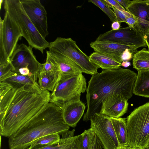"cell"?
Segmentation results:
<instances>
[{"label":"cell","instance_id":"obj_1","mask_svg":"<svg viewBox=\"0 0 149 149\" xmlns=\"http://www.w3.org/2000/svg\"><path fill=\"white\" fill-rule=\"evenodd\" d=\"M137 74L120 67L103 70L92 75L86 90L87 109L83 120L87 121L95 113H99L102 102L111 95H118L128 100L132 96Z\"/></svg>","mask_w":149,"mask_h":149},{"label":"cell","instance_id":"obj_2","mask_svg":"<svg viewBox=\"0 0 149 149\" xmlns=\"http://www.w3.org/2000/svg\"><path fill=\"white\" fill-rule=\"evenodd\" d=\"M49 91L23 87L17 90L3 116L0 134L9 138L38 113L50 100Z\"/></svg>","mask_w":149,"mask_h":149},{"label":"cell","instance_id":"obj_3","mask_svg":"<svg viewBox=\"0 0 149 149\" xmlns=\"http://www.w3.org/2000/svg\"><path fill=\"white\" fill-rule=\"evenodd\" d=\"M70 127L63 120L61 109L49 102L8 138L9 149H26L33 142L44 136L62 134Z\"/></svg>","mask_w":149,"mask_h":149},{"label":"cell","instance_id":"obj_4","mask_svg":"<svg viewBox=\"0 0 149 149\" xmlns=\"http://www.w3.org/2000/svg\"><path fill=\"white\" fill-rule=\"evenodd\" d=\"M4 8L18 25L29 46L43 54L49 42L38 31L23 8L20 0H5Z\"/></svg>","mask_w":149,"mask_h":149},{"label":"cell","instance_id":"obj_5","mask_svg":"<svg viewBox=\"0 0 149 149\" xmlns=\"http://www.w3.org/2000/svg\"><path fill=\"white\" fill-rule=\"evenodd\" d=\"M127 146L144 148L149 141V102L132 111L126 118Z\"/></svg>","mask_w":149,"mask_h":149},{"label":"cell","instance_id":"obj_6","mask_svg":"<svg viewBox=\"0 0 149 149\" xmlns=\"http://www.w3.org/2000/svg\"><path fill=\"white\" fill-rule=\"evenodd\" d=\"M48 48L49 51L60 53L73 61L83 69L84 73L92 75L98 73L99 67L90 61L89 56L71 38L58 37L49 42Z\"/></svg>","mask_w":149,"mask_h":149},{"label":"cell","instance_id":"obj_7","mask_svg":"<svg viewBox=\"0 0 149 149\" xmlns=\"http://www.w3.org/2000/svg\"><path fill=\"white\" fill-rule=\"evenodd\" d=\"M87 88L86 79L82 73L60 79L51 94L49 102L60 108L65 102L81 96Z\"/></svg>","mask_w":149,"mask_h":149},{"label":"cell","instance_id":"obj_8","mask_svg":"<svg viewBox=\"0 0 149 149\" xmlns=\"http://www.w3.org/2000/svg\"><path fill=\"white\" fill-rule=\"evenodd\" d=\"M22 37L19 27L5 11L4 18L0 19V64L10 62V58Z\"/></svg>","mask_w":149,"mask_h":149},{"label":"cell","instance_id":"obj_9","mask_svg":"<svg viewBox=\"0 0 149 149\" xmlns=\"http://www.w3.org/2000/svg\"><path fill=\"white\" fill-rule=\"evenodd\" d=\"M90 120V128L97 137L104 149H117L121 146L110 117L95 113Z\"/></svg>","mask_w":149,"mask_h":149},{"label":"cell","instance_id":"obj_10","mask_svg":"<svg viewBox=\"0 0 149 149\" xmlns=\"http://www.w3.org/2000/svg\"><path fill=\"white\" fill-rule=\"evenodd\" d=\"M97 42H112L139 48L147 46L142 34L134 27L128 26L111 30L100 34Z\"/></svg>","mask_w":149,"mask_h":149},{"label":"cell","instance_id":"obj_11","mask_svg":"<svg viewBox=\"0 0 149 149\" xmlns=\"http://www.w3.org/2000/svg\"><path fill=\"white\" fill-rule=\"evenodd\" d=\"M33 48L22 43L17 45L11 57L10 61L14 71L22 68H27L38 79L40 63L37 60L33 51Z\"/></svg>","mask_w":149,"mask_h":149},{"label":"cell","instance_id":"obj_12","mask_svg":"<svg viewBox=\"0 0 149 149\" xmlns=\"http://www.w3.org/2000/svg\"><path fill=\"white\" fill-rule=\"evenodd\" d=\"M24 10L44 38L49 34L47 13L39 0H20Z\"/></svg>","mask_w":149,"mask_h":149},{"label":"cell","instance_id":"obj_13","mask_svg":"<svg viewBox=\"0 0 149 149\" xmlns=\"http://www.w3.org/2000/svg\"><path fill=\"white\" fill-rule=\"evenodd\" d=\"M136 19L134 28L139 31L144 38L149 31V0H134L128 8Z\"/></svg>","mask_w":149,"mask_h":149},{"label":"cell","instance_id":"obj_14","mask_svg":"<svg viewBox=\"0 0 149 149\" xmlns=\"http://www.w3.org/2000/svg\"><path fill=\"white\" fill-rule=\"evenodd\" d=\"M78 96L64 103L60 108L63 120L69 127H75L83 116L86 106Z\"/></svg>","mask_w":149,"mask_h":149},{"label":"cell","instance_id":"obj_15","mask_svg":"<svg viewBox=\"0 0 149 149\" xmlns=\"http://www.w3.org/2000/svg\"><path fill=\"white\" fill-rule=\"evenodd\" d=\"M128 105V100L123 97L110 96L102 101L99 113L110 118H119L127 112Z\"/></svg>","mask_w":149,"mask_h":149},{"label":"cell","instance_id":"obj_16","mask_svg":"<svg viewBox=\"0 0 149 149\" xmlns=\"http://www.w3.org/2000/svg\"><path fill=\"white\" fill-rule=\"evenodd\" d=\"M91 47L95 51L109 56L122 63L120 56L126 49H128L134 53L139 48L136 46H130L118 43L95 41L91 42Z\"/></svg>","mask_w":149,"mask_h":149},{"label":"cell","instance_id":"obj_17","mask_svg":"<svg viewBox=\"0 0 149 149\" xmlns=\"http://www.w3.org/2000/svg\"><path fill=\"white\" fill-rule=\"evenodd\" d=\"M47 52L54 59L59 68L60 76L59 80L84 73L80 66L65 56L56 52L49 50Z\"/></svg>","mask_w":149,"mask_h":149},{"label":"cell","instance_id":"obj_18","mask_svg":"<svg viewBox=\"0 0 149 149\" xmlns=\"http://www.w3.org/2000/svg\"><path fill=\"white\" fill-rule=\"evenodd\" d=\"M0 82L8 84L16 89L24 87L42 91L34 78L28 75H22L15 71H13L0 81Z\"/></svg>","mask_w":149,"mask_h":149},{"label":"cell","instance_id":"obj_19","mask_svg":"<svg viewBox=\"0 0 149 149\" xmlns=\"http://www.w3.org/2000/svg\"><path fill=\"white\" fill-rule=\"evenodd\" d=\"M82 135L81 134L73 137L65 138L61 137L58 142L42 148L26 149H81Z\"/></svg>","mask_w":149,"mask_h":149},{"label":"cell","instance_id":"obj_20","mask_svg":"<svg viewBox=\"0 0 149 149\" xmlns=\"http://www.w3.org/2000/svg\"><path fill=\"white\" fill-rule=\"evenodd\" d=\"M89 58L91 62L103 70L117 69L121 66V63L116 60L97 52L92 53Z\"/></svg>","mask_w":149,"mask_h":149},{"label":"cell","instance_id":"obj_21","mask_svg":"<svg viewBox=\"0 0 149 149\" xmlns=\"http://www.w3.org/2000/svg\"><path fill=\"white\" fill-rule=\"evenodd\" d=\"M133 94L149 97V70L138 71Z\"/></svg>","mask_w":149,"mask_h":149},{"label":"cell","instance_id":"obj_22","mask_svg":"<svg viewBox=\"0 0 149 149\" xmlns=\"http://www.w3.org/2000/svg\"><path fill=\"white\" fill-rule=\"evenodd\" d=\"M60 77V74L53 72H39L38 83L42 91H53Z\"/></svg>","mask_w":149,"mask_h":149},{"label":"cell","instance_id":"obj_23","mask_svg":"<svg viewBox=\"0 0 149 149\" xmlns=\"http://www.w3.org/2000/svg\"><path fill=\"white\" fill-rule=\"evenodd\" d=\"M17 89L0 82V118L3 116Z\"/></svg>","mask_w":149,"mask_h":149},{"label":"cell","instance_id":"obj_24","mask_svg":"<svg viewBox=\"0 0 149 149\" xmlns=\"http://www.w3.org/2000/svg\"><path fill=\"white\" fill-rule=\"evenodd\" d=\"M110 119L120 146H127V132L126 119L120 118H110Z\"/></svg>","mask_w":149,"mask_h":149},{"label":"cell","instance_id":"obj_25","mask_svg":"<svg viewBox=\"0 0 149 149\" xmlns=\"http://www.w3.org/2000/svg\"><path fill=\"white\" fill-rule=\"evenodd\" d=\"M132 64L137 71L149 70V51L145 48L136 51L133 56Z\"/></svg>","mask_w":149,"mask_h":149},{"label":"cell","instance_id":"obj_26","mask_svg":"<svg viewBox=\"0 0 149 149\" xmlns=\"http://www.w3.org/2000/svg\"><path fill=\"white\" fill-rule=\"evenodd\" d=\"M61 139L59 134L54 133L43 136L34 141L28 148L36 149L47 146L59 141Z\"/></svg>","mask_w":149,"mask_h":149},{"label":"cell","instance_id":"obj_27","mask_svg":"<svg viewBox=\"0 0 149 149\" xmlns=\"http://www.w3.org/2000/svg\"><path fill=\"white\" fill-rule=\"evenodd\" d=\"M88 2L92 3L100 9L107 15L111 22L117 21L113 10L111 8L105 0H89Z\"/></svg>","mask_w":149,"mask_h":149},{"label":"cell","instance_id":"obj_28","mask_svg":"<svg viewBox=\"0 0 149 149\" xmlns=\"http://www.w3.org/2000/svg\"><path fill=\"white\" fill-rule=\"evenodd\" d=\"M89 149H103L102 144L95 133L89 128Z\"/></svg>","mask_w":149,"mask_h":149},{"label":"cell","instance_id":"obj_29","mask_svg":"<svg viewBox=\"0 0 149 149\" xmlns=\"http://www.w3.org/2000/svg\"><path fill=\"white\" fill-rule=\"evenodd\" d=\"M13 71L14 69L10 62L0 64V81Z\"/></svg>","mask_w":149,"mask_h":149},{"label":"cell","instance_id":"obj_30","mask_svg":"<svg viewBox=\"0 0 149 149\" xmlns=\"http://www.w3.org/2000/svg\"><path fill=\"white\" fill-rule=\"evenodd\" d=\"M82 134V140L81 149H89L90 141L89 129L85 130Z\"/></svg>","mask_w":149,"mask_h":149},{"label":"cell","instance_id":"obj_31","mask_svg":"<svg viewBox=\"0 0 149 149\" xmlns=\"http://www.w3.org/2000/svg\"><path fill=\"white\" fill-rule=\"evenodd\" d=\"M112 8L115 15L116 20L120 23L122 22L126 23V16L123 13V12L116 9L113 7Z\"/></svg>","mask_w":149,"mask_h":149},{"label":"cell","instance_id":"obj_32","mask_svg":"<svg viewBox=\"0 0 149 149\" xmlns=\"http://www.w3.org/2000/svg\"><path fill=\"white\" fill-rule=\"evenodd\" d=\"M134 53L129 49H126L121 55L120 58L122 61H128L130 60L133 58Z\"/></svg>","mask_w":149,"mask_h":149},{"label":"cell","instance_id":"obj_33","mask_svg":"<svg viewBox=\"0 0 149 149\" xmlns=\"http://www.w3.org/2000/svg\"><path fill=\"white\" fill-rule=\"evenodd\" d=\"M110 8L113 7L119 10L124 12L125 8L121 5L116 0H105Z\"/></svg>","mask_w":149,"mask_h":149},{"label":"cell","instance_id":"obj_34","mask_svg":"<svg viewBox=\"0 0 149 149\" xmlns=\"http://www.w3.org/2000/svg\"><path fill=\"white\" fill-rule=\"evenodd\" d=\"M121 5L124 7L125 10L128 11V8L134 0H116Z\"/></svg>","mask_w":149,"mask_h":149},{"label":"cell","instance_id":"obj_35","mask_svg":"<svg viewBox=\"0 0 149 149\" xmlns=\"http://www.w3.org/2000/svg\"><path fill=\"white\" fill-rule=\"evenodd\" d=\"M136 19L133 16L130 17H126V23L129 26L134 27L135 24L136 23Z\"/></svg>","mask_w":149,"mask_h":149},{"label":"cell","instance_id":"obj_36","mask_svg":"<svg viewBox=\"0 0 149 149\" xmlns=\"http://www.w3.org/2000/svg\"><path fill=\"white\" fill-rule=\"evenodd\" d=\"M74 129L71 130H68L62 134V137L65 138H68L74 136Z\"/></svg>","mask_w":149,"mask_h":149},{"label":"cell","instance_id":"obj_37","mask_svg":"<svg viewBox=\"0 0 149 149\" xmlns=\"http://www.w3.org/2000/svg\"><path fill=\"white\" fill-rule=\"evenodd\" d=\"M120 23L116 21L113 22L111 25V27L113 30H117L120 29Z\"/></svg>","mask_w":149,"mask_h":149},{"label":"cell","instance_id":"obj_38","mask_svg":"<svg viewBox=\"0 0 149 149\" xmlns=\"http://www.w3.org/2000/svg\"><path fill=\"white\" fill-rule=\"evenodd\" d=\"M117 149H143V148L139 147H133L128 146H120Z\"/></svg>","mask_w":149,"mask_h":149},{"label":"cell","instance_id":"obj_39","mask_svg":"<svg viewBox=\"0 0 149 149\" xmlns=\"http://www.w3.org/2000/svg\"><path fill=\"white\" fill-rule=\"evenodd\" d=\"M147 46L148 47V50L149 51V31L147 34L144 37Z\"/></svg>","mask_w":149,"mask_h":149},{"label":"cell","instance_id":"obj_40","mask_svg":"<svg viewBox=\"0 0 149 149\" xmlns=\"http://www.w3.org/2000/svg\"><path fill=\"white\" fill-rule=\"evenodd\" d=\"M131 65V63L128 61H123L121 63V66L125 68H127Z\"/></svg>","mask_w":149,"mask_h":149},{"label":"cell","instance_id":"obj_41","mask_svg":"<svg viewBox=\"0 0 149 149\" xmlns=\"http://www.w3.org/2000/svg\"><path fill=\"white\" fill-rule=\"evenodd\" d=\"M4 0H0V9H1V4L3 2H4Z\"/></svg>","mask_w":149,"mask_h":149},{"label":"cell","instance_id":"obj_42","mask_svg":"<svg viewBox=\"0 0 149 149\" xmlns=\"http://www.w3.org/2000/svg\"><path fill=\"white\" fill-rule=\"evenodd\" d=\"M143 149H149V147L148 146L143 148Z\"/></svg>","mask_w":149,"mask_h":149},{"label":"cell","instance_id":"obj_43","mask_svg":"<svg viewBox=\"0 0 149 149\" xmlns=\"http://www.w3.org/2000/svg\"><path fill=\"white\" fill-rule=\"evenodd\" d=\"M148 146H149V141L148 144Z\"/></svg>","mask_w":149,"mask_h":149},{"label":"cell","instance_id":"obj_44","mask_svg":"<svg viewBox=\"0 0 149 149\" xmlns=\"http://www.w3.org/2000/svg\"><path fill=\"white\" fill-rule=\"evenodd\" d=\"M149 147V146H148Z\"/></svg>","mask_w":149,"mask_h":149}]
</instances>
